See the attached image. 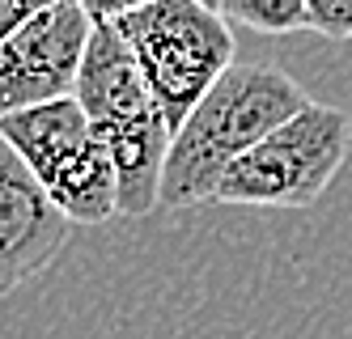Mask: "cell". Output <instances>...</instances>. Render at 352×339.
Segmentation results:
<instances>
[{
  "instance_id": "6da1fadb",
  "label": "cell",
  "mask_w": 352,
  "mask_h": 339,
  "mask_svg": "<svg viewBox=\"0 0 352 339\" xmlns=\"http://www.w3.org/2000/svg\"><path fill=\"white\" fill-rule=\"evenodd\" d=\"M285 68L276 64H230L221 81L195 102V111L174 132L162 204L166 208H195L212 204L225 170L242 153H250L267 132L289 123L297 111L310 107Z\"/></svg>"
},
{
  "instance_id": "7a4b0ae2",
  "label": "cell",
  "mask_w": 352,
  "mask_h": 339,
  "mask_svg": "<svg viewBox=\"0 0 352 339\" xmlns=\"http://www.w3.org/2000/svg\"><path fill=\"white\" fill-rule=\"evenodd\" d=\"M115 30L136 51L148 94L174 132L234 64L230 21L204 0H148L115 17Z\"/></svg>"
},
{
  "instance_id": "3957f363",
  "label": "cell",
  "mask_w": 352,
  "mask_h": 339,
  "mask_svg": "<svg viewBox=\"0 0 352 339\" xmlns=\"http://www.w3.org/2000/svg\"><path fill=\"white\" fill-rule=\"evenodd\" d=\"M352 144V119L340 107L310 102L289 123L267 132L225 170L212 204L250 208H314L331 187Z\"/></svg>"
},
{
  "instance_id": "277c9868",
  "label": "cell",
  "mask_w": 352,
  "mask_h": 339,
  "mask_svg": "<svg viewBox=\"0 0 352 339\" xmlns=\"http://www.w3.org/2000/svg\"><path fill=\"white\" fill-rule=\"evenodd\" d=\"M94 17L77 0L34 13L21 30L0 43V119L56 98H72Z\"/></svg>"
},
{
  "instance_id": "5b68a950",
  "label": "cell",
  "mask_w": 352,
  "mask_h": 339,
  "mask_svg": "<svg viewBox=\"0 0 352 339\" xmlns=\"http://www.w3.org/2000/svg\"><path fill=\"white\" fill-rule=\"evenodd\" d=\"M72 221L52 204L30 166L0 140V297L38 280L60 259Z\"/></svg>"
},
{
  "instance_id": "8992f818",
  "label": "cell",
  "mask_w": 352,
  "mask_h": 339,
  "mask_svg": "<svg viewBox=\"0 0 352 339\" xmlns=\"http://www.w3.org/2000/svg\"><path fill=\"white\" fill-rule=\"evenodd\" d=\"M72 98H77L81 111L89 115L94 132L157 107L153 94H148V81H144V68L136 60V51L115 30V21H94V34H89Z\"/></svg>"
},
{
  "instance_id": "52a82bcc",
  "label": "cell",
  "mask_w": 352,
  "mask_h": 339,
  "mask_svg": "<svg viewBox=\"0 0 352 339\" xmlns=\"http://www.w3.org/2000/svg\"><path fill=\"white\" fill-rule=\"evenodd\" d=\"M111 149V162L119 174V217H148L162 204V182H166V162L174 144L170 119L148 107L144 115H132L123 123H111L98 132Z\"/></svg>"
},
{
  "instance_id": "ba28073f",
  "label": "cell",
  "mask_w": 352,
  "mask_h": 339,
  "mask_svg": "<svg viewBox=\"0 0 352 339\" xmlns=\"http://www.w3.org/2000/svg\"><path fill=\"white\" fill-rule=\"evenodd\" d=\"M0 140L30 166L38 182H47L68 157H77L94 140V123L77 98H56V102H43V107L5 115L0 119Z\"/></svg>"
},
{
  "instance_id": "9c48e42d",
  "label": "cell",
  "mask_w": 352,
  "mask_h": 339,
  "mask_svg": "<svg viewBox=\"0 0 352 339\" xmlns=\"http://www.w3.org/2000/svg\"><path fill=\"white\" fill-rule=\"evenodd\" d=\"M43 191L72 225H107L111 217H119V174L107 140L94 132L77 157H68L43 182Z\"/></svg>"
},
{
  "instance_id": "30bf717a",
  "label": "cell",
  "mask_w": 352,
  "mask_h": 339,
  "mask_svg": "<svg viewBox=\"0 0 352 339\" xmlns=\"http://www.w3.org/2000/svg\"><path fill=\"white\" fill-rule=\"evenodd\" d=\"M217 13L230 25H246L255 34H301V30H310L306 0H217Z\"/></svg>"
},
{
  "instance_id": "8fae6325",
  "label": "cell",
  "mask_w": 352,
  "mask_h": 339,
  "mask_svg": "<svg viewBox=\"0 0 352 339\" xmlns=\"http://www.w3.org/2000/svg\"><path fill=\"white\" fill-rule=\"evenodd\" d=\"M310 9V30L322 39H352V0H306Z\"/></svg>"
},
{
  "instance_id": "7c38bea8",
  "label": "cell",
  "mask_w": 352,
  "mask_h": 339,
  "mask_svg": "<svg viewBox=\"0 0 352 339\" xmlns=\"http://www.w3.org/2000/svg\"><path fill=\"white\" fill-rule=\"evenodd\" d=\"M60 5V0H0V43H9L34 13Z\"/></svg>"
},
{
  "instance_id": "4fadbf2b",
  "label": "cell",
  "mask_w": 352,
  "mask_h": 339,
  "mask_svg": "<svg viewBox=\"0 0 352 339\" xmlns=\"http://www.w3.org/2000/svg\"><path fill=\"white\" fill-rule=\"evenodd\" d=\"M77 5H81L94 21H115V17L132 13V9H144L148 0H77Z\"/></svg>"
},
{
  "instance_id": "5bb4252c",
  "label": "cell",
  "mask_w": 352,
  "mask_h": 339,
  "mask_svg": "<svg viewBox=\"0 0 352 339\" xmlns=\"http://www.w3.org/2000/svg\"><path fill=\"white\" fill-rule=\"evenodd\" d=\"M204 5H212V9H217V0H204Z\"/></svg>"
}]
</instances>
